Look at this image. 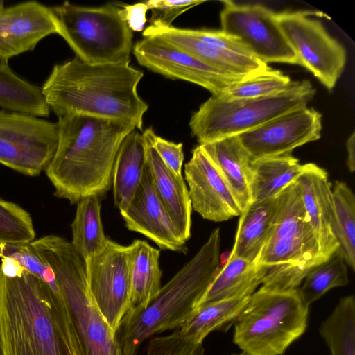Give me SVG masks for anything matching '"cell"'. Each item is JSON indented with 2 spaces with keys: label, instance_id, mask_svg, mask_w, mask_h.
<instances>
[{
  "label": "cell",
  "instance_id": "obj_1",
  "mask_svg": "<svg viewBox=\"0 0 355 355\" xmlns=\"http://www.w3.org/2000/svg\"><path fill=\"white\" fill-rule=\"evenodd\" d=\"M0 355H83L60 291L25 270L0 266Z\"/></svg>",
  "mask_w": 355,
  "mask_h": 355
},
{
  "label": "cell",
  "instance_id": "obj_2",
  "mask_svg": "<svg viewBox=\"0 0 355 355\" xmlns=\"http://www.w3.org/2000/svg\"><path fill=\"white\" fill-rule=\"evenodd\" d=\"M143 76L130 62L90 64L75 55L55 64L41 89L58 118L80 114L120 120L141 130L148 108L137 92Z\"/></svg>",
  "mask_w": 355,
  "mask_h": 355
},
{
  "label": "cell",
  "instance_id": "obj_3",
  "mask_svg": "<svg viewBox=\"0 0 355 355\" xmlns=\"http://www.w3.org/2000/svg\"><path fill=\"white\" fill-rule=\"evenodd\" d=\"M58 119V144L45 170L55 195L71 204L105 195L112 187L120 146L135 127L127 121L80 114Z\"/></svg>",
  "mask_w": 355,
  "mask_h": 355
},
{
  "label": "cell",
  "instance_id": "obj_4",
  "mask_svg": "<svg viewBox=\"0 0 355 355\" xmlns=\"http://www.w3.org/2000/svg\"><path fill=\"white\" fill-rule=\"evenodd\" d=\"M220 247L218 227L148 305L128 310L116 331L122 355H137L144 340L189 319L219 270Z\"/></svg>",
  "mask_w": 355,
  "mask_h": 355
},
{
  "label": "cell",
  "instance_id": "obj_5",
  "mask_svg": "<svg viewBox=\"0 0 355 355\" xmlns=\"http://www.w3.org/2000/svg\"><path fill=\"white\" fill-rule=\"evenodd\" d=\"M277 196L278 207L272 225L254 261L262 287L295 289L315 266L325 261L320 255L296 180Z\"/></svg>",
  "mask_w": 355,
  "mask_h": 355
},
{
  "label": "cell",
  "instance_id": "obj_6",
  "mask_svg": "<svg viewBox=\"0 0 355 355\" xmlns=\"http://www.w3.org/2000/svg\"><path fill=\"white\" fill-rule=\"evenodd\" d=\"M32 244L54 272L83 355H122L116 331L89 291L85 262L71 242L48 235L33 241Z\"/></svg>",
  "mask_w": 355,
  "mask_h": 355
},
{
  "label": "cell",
  "instance_id": "obj_7",
  "mask_svg": "<svg viewBox=\"0 0 355 355\" xmlns=\"http://www.w3.org/2000/svg\"><path fill=\"white\" fill-rule=\"evenodd\" d=\"M309 308L298 288L261 286L238 315L233 341L245 355H283L305 332Z\"/></svg>",
  "mask_w": 355,
  "mask_h": 355
},
{
  "label": "cell",
  "instance_id": "obj_8",
  "mask_svg": "<svg viewBox=\"0 0 355 355\" xmlns=\"http://www.w3.org/2000/svg\"><path fill=\"white\" fill-rule=\"evenodd\" d=\"M315 94L311 83L302 80L266 97L228 99L211 95L193 114L189 127L199 145L236 136L288 112L307 107Z\"/></svg>",
  "mask_w": 355,
  "mask_h": 355
},
{
  "label": "cell",
  "instance_id": "obj_9",
  "mask_svg": "<svg viewBox=\"0 0 355 355\" xmlns=\"http://www.w3.org/2000/svg\"><path fill=\"white\" fill-rule=\"evenodd\" d=\"M50 10L58 34L83 61L130 62L133 34L119 6L85 7L64 2Z\"/></svg>",
  "mask_w": 355,
  "mask_h": 355
},
{
  "label": "cell",
  "instance_id": "obj_10",
  "mask_svg": "<svg viewBox=\"0 0 355 355\" xmlns=\"http://www.w3.org/2000/svg\"><path fill=\"white\" fill-rule=\"evenodd\" d=\"M59 125L38 116L0 110V164L26 175L36 176L53 159Z\"/></svg>",
  "mask_w": 355,
  "mask_h": 355
},
{
  "label": "cell",
  "instance_id": "obj_11",
  "mask_svg": "<svg viewBox=\"0 0 355 355\" xmlns=\"http://www.w3.org/2000/svg\"><path fill=\"white\" fill-rule=\"evenodd\" d=\"M309 15L302 11H286L276 13V18L300 65L331 91L345 69L346 51L320 21Z\"/></svg>",
  "mask_w": 355,
  "mask_h": 355
},
{
  "label": "cell",
  "instance_id": "obj_12",
  "mask_svg": "<svg viewBox=\"0 0 355 355\" xmlns=\"http://www.w3.org/2000/svg\"><path fill=\"white\" fill-rule=\"evenodd\" d=\"M132 245L108 238L104 249L86 260L87 282L99 311L116 331L130 308Z\"/></svg>",
  "mask_w": 355,
  "mask_h": 355
},
{
  "label": "cell",
  "instance_id": "obj_13",
  "mask_svg": "<svg viewBox=\"0 0 355 355\" xmlns=\"http://www.w3.org/2000/svg\"><path fill=\"white\" fill-rule=\"evenodd\" d=\"M220 12L221 31L240 40L261 61L299 64L286 41L276 13L259 4H237L224 1Z\"/></svg>",
  "mask_w": 355,
  "mask_h": 355
},
{
  "label": "cell",
  "instance_id": "obj_14",
  "mask_svg": "<svg viewBox=\"0 0 355 355\" xmlns=\"http://www.w3.org/2000/svg\"><path fill=\"white\" fill-rule=\"evenodd\" d=\"M322 115L307 107L280 115L238 138L250 161L279 156L320 139Z\"/></svg>",
  "mask_w": 355,
  "mask_h": 355
},
{
  "label": "cell",
  "instance_id": "obj_15",
  "mask_svg": "<svg viewBox=\"0 0 355 355\" xmlns=\"http://www.w3.org/2000/svg\"><path fill=\"white\" fill-rule=\"evenodd\" d=\"M139 64L174 80L200 85L220 96L232 83L241 80L204 63L155 36H146L133 47Z\"/></svg>",
  "mask_w": 355,
  "mask_h": 355
},
{
  "label": "cell",
  "instance_id": "obj_16",
  "mask_svg": "<svg viewBox=\"0 0 355 355\" xmlns=\"http://www.w3.org/2000/svg\"><path fill=\"white\" fill-rule=\"evenodd\" d=\"M184 174L192 209L203 218L222 222L241 215L232 193L200 145L185 164Z\"/></svg>",
  "mask_w": 355,
  "mask_h": 355
},
{
  "label": "cell",
  "instance_id": "obj_17",
  "mask_svg": "<svg viewBox=\"0 0 355 355\" xmlns=\"http://www.w3.org/2000/svg\"><path fill=\"white\" fill-rule=\"evenodd\" d=\"M125 227L140 233L161 249L187 252L182 240L153 187L146 165L141 182L126 209L120 212Z\"/></svg>",
  "mask_w": 355,
  "mask_h": 355
},
{
  "label": "cell",
  "instance_id": "obj_18",
  "mask_svg": "<svg viewBox=\"0 0 355 355\" xmlns=\"http://www.w3.org/2000/svg\"><path fill=\"white\" fill-rule=\"evenodd\" d=\"M58 34L50 10L37 1L0 9V62L33 51L44 37Z\"/></svg>",
  "mask_w": 355,
  "mask_h": 355
},
{
  "label": "cell",
  "instance_id": "obj_19",
  "mask_svg": "<svg viewBox=\"0 0 355 355\" xmlns=\"http://www.w3.org/2000/svg\"><path fill=\"white\" fill-rule=\"evenodd\" d=\"M143 36L157 37L236 79H244L269 68L268 64L255 57L231 53L216 46L201 38L196 29L150 25L144 31Z\"/></svg>",
  "mask_w": 355,
  "mask_h": 355
},
{
  "label": "cell",
  "instance_id": "obj_20",
  "mask_svg": "<svg viewBox=\"0 0 355 355\" xmlns=\"http://www.w3.org/2000/svg\"><path fill=\"white\" fill-rule=\"evenodd\" d=\"M303 204L326 261L338 248L331 230L333 215L332 189L327 172L315 164L308 167L296 179Z\"/></svg>",
  "mask_w": 355,
  "mask_h": 355
},
{
  "label": "cell",
  "instance_id": "obj_21",
  "mask_svg": "<svg viewBox=\"0 0 355 355\" xmlns=\"http://www.w3.org/2000/svg\"><path fill=\"white\" fill-rule=\"evenodd\" d=\"M146 162L155 191L167 211L181 238L191 237L192 207L182 175H176L162 160L144 130Z\"/></svg>",
  "mask_w": 355,
  "mask_h": 355
},
{
  "label": "cell",
  "instance_id": "obj_22",
  "mask_svg": "<svg viewBox=\"0 0 355 355\" xmlns=\"http://www.w3.org/2000/svg\"><path fill=\"white\" fill-rule=\"evenodd\" d=\"M200 146L223 177L243 211L251 202L248 182L250 159L238 136Z\"/></svg>",
  "mask_w": 355,
  "mask_h": 355
},
{
  "label": "cell",
  "instance_id": "obj_23",
  "mask_svg": "<svg viewBox=\"0 0 355 355\" xmlns=\"http://www.w3.org/2000/svg\"><path fill=\"white\" fill-rule=\"evenodd\" d=\"M146 166V149L137 129L131 131L122 141L116 156L112 175L115 206L124 211L132 199Z\"/></svg>",
  "mask_w": 355,
  "mask_h": 355
},
{
  "label": "cell",
  "instance_id": "obj_24",
  "mask_svg": "<svg viewBox=\"0 0 355 355\" xmlns=\"http://www.w3.org/2000/svg\"><path fill=\"white\" fill-rule=\"evenodd\" d=\"M308 164H300L292 153L250 161L248 169L250 203L275 198L306 171Z\"/></svg>",
  "mask_w": 355,
  "mask_h": 355
},
{
  "label": "cell",
  "instance_id": "obj_25",
  "mask_svg": "<svg viewBox=\"0 0 355 355\" xmlns=\"http://www.w3.org/2000/svg\"><path fill=\"white\" fill-rule=\"evenodd\" d=\"M278 198L250 203L239 216L231 256L254 261L261 252L272 225Z\"/></svg>",
  "mask_w": 355,
  "mask_h": 355
},
{
  "label": "cell",
  "instance_id": "obj_26",
  "mask_svg": "<svg viewBox=\"0 0 355 355\" xmlns=\"http://www.w3.org/2000/svg\"><path fill=\"white\" fill-rule=\"evenodd\" d=\"M250 295L222 300L198 306L178 329L182 337L193 343H202L214 331H226L248 303Z\"/></svg>",
  "mask_w": 355,
  "mask_h": 355
},
{
  "label": "cell",
  "instance_id": "obj_27",
  "mask_svg": "<svg viewBox=\"0 0 355 355\" xmlns=\"http://www.w3.org/2000/svg\"><path fill=\"white\" fill-rule=\"evenodd\" d=\"M131 245L130 308H144L155 298L162 287L160 250L139 239L134 240Z\"/></svg>",
  "mask_w": 355,
  "mask_h": 355
},
{
  "label": "cell",
  "instance_id": "obj_28",
  "mask_svg": "<svg viewBox=\"0 0 355 355\" xmlns=\"http://www.w3.org/2000/svg\"><path fill=\"white\" fill-rule=\"evenodd\" d=\"M259 284L261 277L255 261L230 254L227 263L219 268L198 306L251 295Z\"/></svg>",
  "mask_w": 355,
  "mask_h": 355
},
{
  "label": "cell",
  "instance_id": "obj_29",
  "mask_svg": "<svg viewBox=\"0 0 355 355\" xmlns=\"http://www.w3.org/2000/svg\"><path fill=\"white\" fill-rule=\"evenodd\" d=\"M101 207L100 198L96 196L85 197L77 202L71 223V243L85 261L100 253L108 239L104 232Z\"/></svg>",
  "mask_w": 355,
  "mask_h": 355
},
{
  "label": "cell",
  "instance_id": "obj_30",
  "mask_svg": "<svg viewBox=\"0 0 355 355\" xmlns=\"http://www.w3.org/2000/svg\"><path fill=\"white\" fill-rule=\"evenodd\" d=\"M0 107L44 117L51 111L41 88L17 76L6 62H0Z\"/></svg>",
  "mask_w": 355,
  "mask_h": 355
},
{
  "label": "cell",
  "instance_id": "obj_31",
  "mask_svg": "<svg viewBox=\"0 0 355 355\" xmlns=\"http://www.w3.org/2000/svg\"><path fill=\"white\" fill-rule=\"evenodd\" d=\"M331 230L338 250L353 270L355 269V197L345 182L336 181L332 189Z\"/></svg>",
  "mask_w": 355,
  "mask_h": 355
},
{
  "label": "cell",
  "instance_id": "obj_32",
  "mask_svg": "<svg viewBox=\"0 0 355 355\" xmlns=\"http://www.w3.org/2000/svg\"><path fill=\"white\" fill-rule=\"evenodd\" d=\"M319 333L331 355H355V298H340L330 315L324 320Z\"/></svg>",
  "mask_w": 355,
  "mask_h": 355
},
{
  "label": "cell",
  "instance_id": "obj_33",
  "mask_svg": "<svg viewBox=\"0 0 355 355\" xmlns=\"http://www.w3.org/2000/svg\"><path fill=\"white\" fill-rule=\"evenodd\" d=\"M348 282L347 264L336 250L328 259L315 266L306 276L298 291L302 301L309 306L330 289L345 286Z\"/></svg>",
  "mask_w": 355,
  "mask_h": 355
},
{
  "label": "cell",
  "instance_id": "obj_34",
  "mask_svg": "<svg viewBox=\"0 0 355 355\" xmlns=\"http://www.w3.org/2000/svg\"><path fill=\"white\" fill-rule=\"evenodd\" d=\"M292 83L290 78L271 68L232 83L220 97L244 99L266 97L279 94Z\"/></svg>",
  "mask_w": 355,
  "mask_h": 355
},
{
  "label": "cell",
  "instance_id": "obj_35",
  "mask_svg": "<svg viewBox=\"0 0 355 355\" xmlns=\"http://www.w3.org/2000/svg\"><path fill=\"white\" fill-rule=\"evenodd\" d=\"M30 214L18 205L0 198V243H25L35 240Z\"/></svg>",
  "mask_w": 355,
  "mask_h": 355
},
{
  "label": "cell",
  "instance_id": "obj_36",
  "mask_svg": "<svg viewBox=\"0 0 355 355\" xmlns=\"http://www.w3.org/2000/svg\"><path fill=\"white\" fill-rule=\"evenodd\" d=\"M0 257L16 261L24 270L59 290L51 266L40 256L32 242L0 243Z\"/></svg>",
  "mask_w": 355,
  "mask_h": 355
},
{
  "label": "cell",
  "instance_id": "obj_37",
  "mask_svg": "<svg viewBox=\"0 0 355 355\" xmlns=\"http://www.w3.org/2000/svg\"><path fill=\"white\" fill-rule=\"evenodd\" d=\"M146 355H205L202 343L186 340L175 329L172 334L149 341Z\"/></svg>",
  "mask_w": 355,
  "mask_h": 355
},
{
  "label": "cell",
  "instance_id": "obj_38",
  "mask_svg": "<svg viewBox=\"0 0 355 355\" xmlns=\"http://www.w3.org/2000/svg\"><path fill=\"white\" fill-rule=\"evenodd\" d=\"M205 1L150 0L144 1L148 10H151L150 25L155 27H168L172 22L187 10Z\"/></svg>",
  "mask_w": 355,
  "mask_h": 355
},
{
  "label": "cell",
  "instance_id": "obj_39",
  "mask_svg": "<svg viewBox=\"0 0 355 355\" xmlns=\"http://www.w3.org/2000/svg\"><path fill=\"white\" fill-rule=\"evenodd\" d=\"M145 130L150 138L152 146L164 164L176 175H182V166L184 160L182 144H176L157 136L151 128Z\"/></svg>",
  "mask_w": 355,
  "mask_h": 355
},
{
  "label": "cell",
  "instance_id": "obj_40",
  "mask_svg": "<svg viewBox=\"0 0 355 355\" xmlns=\"http://www.w3.org/2000/svg\"><path fill=\"white\" fill-rule=\"evenodd\" d=\"M196 30L197 34L201 38L225 51L242 55L254 57L248 47L245 46L240 40L234 36L224 33L221 30Z\"/></svg>",
  "mask_w": 355,
  "mask_h": 355
},
{
  "label": "cell",
  "instance_id": "obj_41",
  "mask_svg": "<svg viewBox=\"0 0 355 355\" xmlns=\"http://www.w3.org/2000/svg\"><path fill=\"white\" fill-rule=\"evenodd\" d=\"M148 10L145 3L123 6L122 15L132 31H140L146 21V13Z\"/></svg>",
  "mask_w": 355,
  "mask_h": 355
},
{
  "label": "cell",
  "instance_id": "obj_42",
  "mask_svg": "<svg viewBox=\"0 0 355 355\" xmlns=\"http://www.w3.org/2000/svg\"><path fill=\"white\" fill-rule=\"evenodd\" d=\"M347 152V166L350 172L355 170V132H353L346 141Z\"/></svg>",
  "mask_w": 355,
  "mask_h": 355
},
{
  "label": "cell",
  "instance_id": "obj_43",
  "mask_svg": "<svg viewBox=\"0 0 355 355\" xmlns=\"http://www.w3.org/2000/svg\"><path fill=\"white\" fill-rule=\"evenodd\" d=\"M231 254V251L223 252L221 255H219V259L220 260L221 268H223L228 261Z\"/></svg>",
  "mask_w": 355,
  "mask_h": 355
},
{
  "label": "cell",
  "instance_id": "obj_44",
  "mask_svg": "<svg viewBox=\"0 0 355 355\" xmlns=\"http://www.w3.org/2000/svg\"><path fill=\"white\" fill-rule=\"evenodd\" d=\"M3 1L0 0V9L3 8Z\"/></svg>",
  "mask_w": 355,
  "mask_h": 355
},
{
  "label": "cell",
  "instance_id": "obj_45",
  "mask_svg": "<svg viewBox=\"0 0 355 355\" xmlns=\"http://www.w3.org/2000/svg\"><path fill=\"white\" fill-rule=\"evenodd\" d=\"M231 355H245V354H244L243 352H241V354H233Z\"/></svg>",
  "mask_w": 355,
  "mask_h": 355
}]
</instances>
